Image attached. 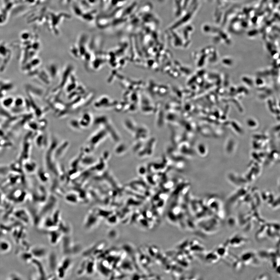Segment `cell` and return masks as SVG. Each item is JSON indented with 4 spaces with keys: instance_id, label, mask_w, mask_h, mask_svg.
<instances>
[{
    "instance_id": "obj_1",
    "label": "cell",
    "mask_w": 280,
    "mask_h": 280,
    "mask_svg": "<svg viewBox=\"0 0 280 280\" xmlns=\"http://www.w3.org/2000/svg\"><path fill=\"white\" fill-rule=\"evenodd\" d=\"M218 217H208V218L203 220L200 224V227L204 232L208 234H212L217 232L219 227V222Z\"/></svg>"
},
{
    "instance_id": "obj_2",
    "label": "cell",
    "mask_w": 280,
    "mask_h": 280,
    "mask_svg": "<svg viewBox=\"0 0 280 280\" xmlns=\"http://www.w3.org/2000/svg\"><path fill=\"white\" fill-rule=\"evenodd\" d=\"M227 241L230 247L238 248L247 244L249 240L245 236L237 234L232 235Z\"/></svg>"
},
{
    "instance_id": "obj_3",
    "label": "cell",
    "mask_w": 280,
    "mask_h": 280,
    "mask_svg": "<svg viewBox=\"0 0 280 280\" xmlns=\"http://www.w3.org/2000/svg\"><path fill=\"white\" fill-rule=\"evenodd\" d=\"M239 258L243 265H255L259 264L258 254L252 251L245 252Z\"/></svg>"
},
{
    "instance_id": "obj_4",
    "label": "cell",
    "mask_w": 280,
    "mask_h": 280,
    "mask_svg": "<svg viewBox=\"0 0 280 280\" xmlns=\"http://www.w3.org/2000/svg\"><path fill=\"white\" fill-rule=\"evenodd\" d=\"M229 247L228 242L226 240L224 243L219 245L218 247L215 250L221 258H223L229 255Z\"/></svg>"
},
{
    "instance_id": "obj_5",
    "label": "cell",
    "mask_w": 280,
    "mask_h": 280,
    "mask_svg": "<svg viewBox=\"0 0 280 280\" xmlns=\"http://www.w3.org/2000/svg\"><path fill=\"white\" fill-rule=\"evenodd\" d=\"M205 260L210 264H215L218 262L221 258L215 250L211 251L207 254L205 256Z\"/></svg>"
},
{
    "instance_id": "obj_6",
    "label": "cell",
    "mask_w": 280,
    "mask_h": 280,
    "mask_svg": "<svg viewBox=\"0 0 280 280\" xmlns=\"http://www.w3.org/2000/svg\"><path fill=\"white\" fill-rule=\"evenodd\" d=\"M270 278V277H269V275L268 274H267V273H264L259 275V277H257V278H256V279L267 280L270 279V278Z\"/></svg>"
}]
</instances>
